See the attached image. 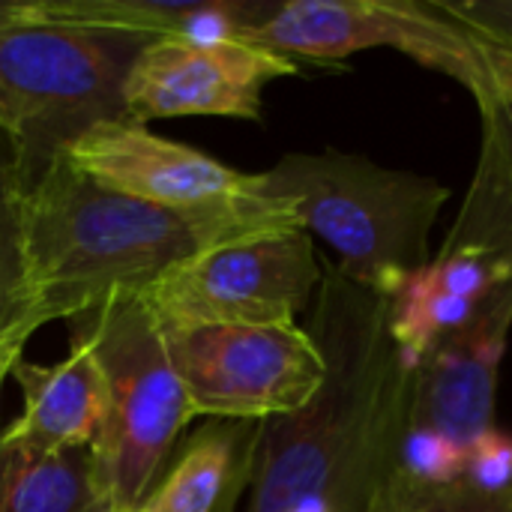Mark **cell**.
Segmentation results:
<instances>
[{
	"label": "cell",
	"mask_w": 512,
	"mask_h": 512,
	"mask_svg": "<svg viewBox=\"0 0 512 512\" xmlns=\"http://www.w3.org/2000/svg\"><path fill=\"white\" fill-rule=\"evenodd\" d=\"M309 333L327 363L306 408L261 423L243 512H372L402 471L414 372L387 297L324 261Z\"/></svg>",
	"instance_id": "cell-1"
},
{
	"label": "cell",
	"mask_w": 512,
	"mask_h": 512,
	"mask_svg": "<svg viewBox=\"0 0 512 512\" xmlns=\"http://www.w3.org/2000/svg\"><path fill=\"white\" fill-rule=\"evenodd\" d=\"M285 228H300L297 216L261 177L249 195L171 207L105 189L57 153L24 192L33 321H75L111 297L147 294L219 246Z\"/></svg>",
	"instance_id": "cell-2"
},
{
	"label": "cell",
	"mask_w": 512,
	"mask_h": 512,
	"mask_svg": "<svg viewBox=\"0 0 512 512\" xmlns=\"http://www.w3.org/2000/svg\"><path fill=\"white\" fill-rule=\"evenodd\" d=\"M258 177L300 228L336 252L333 264L351 282L384 297L432 261L429 237L450 201L435 177L339 150L288 153Z\"/></svg>",
	"instance_id": "cell-3"
},
{
	"label": "cell",
	"mask_w": 512,
	"mask_h": 512,
	"mask_svg": "<svg viewBox=\"0 0 512 512\" xmlns=\"http://www.w3.org/2000/svg\"><path fill=\"white\" fill-rule=\"evenodd\" d=\"M150 42L141 33L69 24L0 33V132L15 144L27 186L90 126L129 120L126 78Z\"/></svg>",
	"instance_id": "cell-4"
},
{
	"label": "cell",
	"mask_w": 512,
	"mask_h": 512,
	"mask_svg": "<svg viewBox=\"0 0 512 512\" xmlns=\"http://www.w3.org/2000/svg\"><path fill=\"white\" fill-rule=\"evenodd\" d=\"M105 378L108 414L96 441L117 512H138L168 471L183 429L195 420L171 366L162 327L144 294H120L69 321Z\"/></svg>",
	"instance_id": "cell-5"
},
{
	"label": "cell",
	"mask_w": 512,
	"mask_h": 512,
	"mask_svg": "<svg viewBox=\"0 0 512 512\" xmlns=\"http://www.w3.org/2000/svg\"><path fill=\"white\" fill-rule=\"evenodd\" d=\"M240 42L315 63L393 48L459 81L480 111L512 99L510 54L453 18L441 0H276Z\"/></svg>",
	"instance_id": "cell-6"
},
{
	"label": "cell",
	"mask_w": 512,
	"mask_h": 512,
	"mask_svg": "<svg viewBox=\"0 0 512 512\" xmlns=\"http://www.w3.org/2000/svg\"><path fill=\"white\" fill-rule=\"evenodd\" d=\"M162 339L195 417H288L312 402L327 375L312 333L297 324L171 327Z\"/></svg>",
	"instance_id": "cell-7"
},
{
	"label": "cell",
	"mask_w": 512,
	"mask_h": 512,
	"mask_svg": "<svg viewBox=\"0 0 512 512\" xmlns=\"http://www.w3.org/2000/svg\"><path fill=\"white\" fill-rule=\"evenodd\" d=\"M324 264L306 228H285L219 246L144 294L162 330L207 324H297L318 294Z\"/></svg>",
	"instance_id": "cell-8"
},
{
	"label": "cell",
	"mask_w": 512,
	"mask_h": 512,
	"mask_svg": "<svg viewBox=\"0 0 512 512\" xmlns=\"http://www.w3.org/2000/svg\"><path fill=\"white\" fill-rule=\"evenodd\" d=\"M510 330L512 282H507L414 369L405 450L438 462H468V450L495 429L498 372Z\"/></svg>",
	"instance_id": "cell-9"
},
{
	"label": "cell",
	"mask_w": 512,
	"mask_h": 512,
	"mask_svg": "<svg viewBox=\"0 0 512 512\" xmlns=\"http://www.w3.org/2000/svg\"><path fill=\"white\" fill-rule=\"evenodd\" d=\"M300 75L297 60L246 42L153 39L126 78V114L135 123L159 117L261 120L264 87Z\"/></svg>",
	"instance_id": "cell-10"
},
{
	"label": "cell",
	"mask_w": 512,
	"mask_h": 512,
	"mask_svg": "<svg viewBox=\"0 0 512 512\" xmlns=\"http://www.w3.org/2000/svg\"><path fill=\"white\" fill-rule=\"evenodd\" d=\"M60 156L93 183L171 207H195L255 192L258 174L150 132L135 120H105L90 126Z\"/></svg>",
	"instance_id": "cell-11"
},
{
	"label": "cell",
	"mask_w": 512,
	"mask_h": 512,
	"mask_svg": "<svg viewBox=\"0 0 512 512\" xmlns=\"http://www.w3.org/2000/svg\"><path fill=\"white\" fill-rule=\"evenodd\" d=\"M507 282L512 258L486 243L447 237L444 249L387 297L390 333L408 369L462 330Z\"/></svg>",
	"instance_id": "cell-12"
},
{
	"label": "cell",
	"mask_w": 512,
	"mask_h": 512,
	"mask_svg": "<svg viewBox=\"0 0 512 512\" xmlns=\"http://www.w3.org/2000/svg\"><path fill=\"white\" fill-rule=\"evenodd\" d=\"M12 378L24 393V414L0 432L9 441L33 450L57 453L72 447H96L105 414V378L84 342H72V351L57 366H36L18 360Z\"/></svg>",
	"instance_id": "cell-13"
},
{
	"label": "cell",
	"mask_w": 512,
	"mask_h": 512,
	"mask_svg": "<svg viewBox=\"0 0 512 512\" xmlns=\"http://www.w3.org/2000/svg\"><path fill=\"white\" fill-rule=\"evenodd\" d=\"M276 0H36L42 24L126 30L150 39L240 42L261 24Z\"/></svg>",
	"instance_id": "cell-14"
},
{
	"label": "cell",
	"mask_w": 512,
	"mask_h": 512,
	"mask_svg": "<svg viewBox=\"0 0 512 512\" xmlns=\"http://www.w3.org/2000/svg\"><path fill=\"white\" fill-rule=\"evenodd\" d=\"M261 423L210 420L180 450L144 512H237L246 504Z\"/></svg>",
	"instance_id": "cell-15"
},
{
	"label": "cell",
	"mask_w": 512,
	"mask_h": 512,
	"mask_svg": "<svg viewBox=\"0 0 512 512\" xmlns=\"http://www.w3.org/2000/svg\"><path fill=\"white\" fill-rule=\"evenodd\" d=\"M0 512H117L96 447L33 450L0 435Z\"/></svg>",
	"instance_id": "cell-16"
},
{
	"label": "cell",
	"mask_w": 512,
	"mask_h": 512,
	"mask_svg": "<svg viewBox=\"0 0 512 512\" xmlns=\"http://www.w3.org/2000/svg\"><path fill=\"white\" fill-rule=\"evenodd\" d=\"M480 117L477 174L450 240L486 243L512 258V99L483 108Z\"/></svg>",
	"instance_id": "cell-17"
},
{
	"label": "cell",
	"mask_w": 512,
	"mask_h": 512,
	"mask_svg": "<svg viewBox=\"0 0 512 512\" xmlns=\"http://www.w3.org/2000/svg\"><path fill=\"white\" fill-rule=\"evenodd\" d=\"M24 192L27 180L15 144L0 132V348H21L39 330L27 294L24 249Z\"/></svg>",
	"instance_id": "cell-18"
},
{
	"label": "cell",
	"mask_w": 512,
	"mask_h": 512,
	"mask_svg": "<svg viewBox=\"0 0 512 512\" xmlns=\"http://www.w3.org/2000/svg\"><path fill=\"white\" fill-rule=\"evenodd\" d=\"M372 512H512V489L483 492L465 480L429 486L399 474Z\"/></svg>",
	"instance_id": "cell-19"
},
{
	"label": "cell",
	"mask_w": 512,
	"mask_h": 512,
	"mask_svg": "<svg viewBox=\"0 0 512 512\" xmlns=\"http://www.w3.org/2000/svg\"><path fill=\"white\" fill-rule=\"evenodd\" d=\"M465 483L483 492H507L512 489V435L504 429L486 432L471 450L465 462Z\"/></svg>",
	"instance_id": "cell-20"
},
{
	"label": "cell",
	"mask_w": 512,
	"mask_h": 512,
	"mask_svg": "<svg viewBox=\"0 0 512 512\" xmlns=\"http://www.w3.org/2000/svg\"><path fill=\"white\" fill-rule=\"evenodd\" d=\"M441 6L512 57V0H441Z\"/></svg>",
	"instance_id": "cell-21"
},
{
	"label": "cell",
	"mask_w": 512,
	"mask_h": 512,
	"mask_svg": "<svg viewBox=\"0 0 512 512\" xmlns=\"http://www.w3.org/2000/svg\"><path fill=\"white\" fill-rule=\"evenodd\" d=\"M24 24H42L39 21V9H36V0H6L0 3V33L3 30H12V27H24Z\"/></svg>",
	"instance_id": "cell-22"
},
{
	"label": "cell",
	"mask_w": 512,
	"mask_h": 512,
	"mask_svg": "<svg viewBox=\"0 0 512 512\" xmlns=\"http://www.w3.org/2000/svg\"><path fill=\"white\" fill-rule=\"evenodd\" d=\"M24 357L21 348H0V390H3V381L12 375V366Z\"/></svg>",
	"instance_id": "cell-23"
},
{
	"label": "cell",
	"mask_w": 512,
	"mask_h": 512,
	"mask_svg": "<svg viewBox=\"0 0 512 512\" xmlns=\"http://www.w3.org/2000/svg\"><path fill=\"white\" fill-rule=\"evenodd\" d=\"M138 512H144V510H138Z\"/></svg>",
	"instance_id": "cell-24"
}]
</instances>
